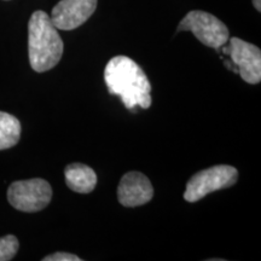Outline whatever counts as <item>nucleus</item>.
I'll list each match as a JSON object with an SVG mask.
<instances>
[{
    "instance_id": "1",
    "label": "nucleus",
    "mask_w": 261,
    "mask_h": 261,
    "mask_svg": "<svg viewBox=\"0 0 261 261\" xmlns=\"http://www.w3.org/2000/svg\"><path fill=\"white\" fill-rule=\"evenodd\" d=\"M104 80L112 94L121 98L127 109L151 107V84L142 68L127 56H116L108 62Z\"/></svg>"
},
{
    "instance_id": "2",
    "label": "nucleus",
    "mask_w": 261,
    "mask_h": 261,
    "mask_svg": "<svg viewBox=\"0 0 261 261\" xmlns=\"http://www.w3.org/2000/svg\"><path fill=\"white\" fill-rule=\"evenodd\" d=\"M64 44L51 17L44 11L33 12L28 23V54L33 70L44 73L55 68L63 56Z\"/></svg>"
},
{
    "instance_id": "3",
    "label": "nucleus",
    "mask_w": 261,
    "mask_h": 261,
    "mask_svg": "<svg viewBox=\"0 0 261 261\" xmlns=\"http://www.w3.org/2000/svg\"><path fill=\"white\" fill-rule=\"evenodd\" d=\"M238 171L232 166L218 165L192 175L187 184L184 200L197 202L211 192L223 190L237 182Z\"/></svg>"
},
{
    "instance_id": "4",
    "label": "nucleus",
    "mask_w": 261,
    "mask_h": 261,
    "mask_svg": "<svg viewBox=\"0 0 261 261\" xmlns=\"http://www.w3.org/2000/svg\"><path fill=\"white\" fill-rule=\"evenodd\" d=\"M178 31L191 32L205 46L220 48L230 39V32L224 22L210 12L194 10L181 19Z\"/></svg>"
},
{
    "instance_id": "5",
    "label": "nucleus",
    "mask_w": 261,
    "mask_h": 261,
    "mask_svg": "<svg viewBox=\"0 0 261 261\" xmlns=\"http://www.w3.org/2000/svg\"><path fill=\"white\" fill-rule=\"evenodd\" d=\"M52 198V188L40 178L15 181L8 190L9 203L15 210L35 213L46 208Z\"/></svg>"
},
{
    "instance_id": "6",
    "label": "nucleus",
    "mask_w": 261,
    "mask_h": 261,
    "mask_svg": "<svg viewBox=\"0 0 261 261\" xmlns=\"http://www.w3.org/2000/svg\"><path fill=\"white\" fill-rule=\"evenodd\" d=\"M236 65L241 77L250 85L261 80V51L255 45L240 38H231L230 44L224 50Z\"/></svg>"
},
{
    "instance_id": "7",
    "label": "nucleus",
    "mask_w": 261,
    "mask_h": 261,
    "mask_svg": "<svg viewBox=\"0 0 261 261\" xmlns=\"http://www.w3.org/2000/svg\"><path fill=\"white\" fill-rule=\"evenodd\" d=\"M98 0H61L52 9V23L61 31H73L93 15Z\"/></svg>"
},
{
    "instance_id": "8",
    "label": "nucleus",
    "mask_w": 261,
    "mask_h": 261,
    "mask_svg": "<svg viewBox=\"0 0 261 261\" xmlns=\"http://www.w3.org/2000/svg\"><path fill=\"white\" fill-rule=\"evenodd\" d=\"M154 189L145 174L128 172L121 178L117 189V200L123 207L135 208L151 201Z\"/></svg>"
},
{
    "instance_id": "9",
    "label": "nucleus",
    "mask_w": 261,
    "mask_h": 261,
    "mask_svg": "<svg viewBox=\"0 0 261 261\" xmlns=\"http://www.w3.org/2000/svg\"><path fill=\"white\" fill-rule=\"evenodd\" d=\"M65 182L70 190L79 194L92 192L97 185V174L84 163H71L64 169Z\"/></svg>"
},
{
    "instance_id": "10",
    "label": "nucleus",
    "mask_w": 261,
    "mask_h": 261,
    "mask_svg": "<svg viewBox=\"0 0 261 261\" xmlns=\"http://www.w3.org/2000/svg\"><path fill=\"white\" fill-rule=\"evenodd\" d=\"M21 138V123L11 114L0 112V150L15 146Z\"/></svg>"
},
{
    "instance_id": "11",
    "label": "nucleus",
    "mask_w": 261,
    "mask_h": 261,
    "mask_svg": "<svg viewBox=\"0 0 261 261\" xmlns=\"http://www.w3.org/2000/svg\"><path fill=\"white\" fill-rule=\"evenodd\" d=\"M19 243L14 234H8L0 238V261H9L15 257L18 252Z\"/></svg>"
},
{
    "instance_id": "12",
    "label": "nucleus",
    "mask_w": 261,
    "mask_h": 261,
    "mask_svg": "<svg viewBox=\"0 0 261 261\" xmlns=\"http://www.w3.org/2000/svg\"><path fill=\"white\" fill-rule=\"evenodd\" d=\"M42 260L44 261H81L79 256L74 255V254L63 253V252L54 253L51 254V255L45 256Z\"/></svg>"
},
{
    "instance_id": "13",
    "label": "nucleus",
    "mask_w": 261,
    "mask_h": 261,
    "mask_svg": "<svg viewBox=\"0 0 261 261\" xmlns=\"http://www.w3.org/2000/svg\"><path fill=\"white\" fill-rule=\"evenodd\" d=\"M253 5L257 11H261V0H253Z\"/></svg>"
}]
</instances>
